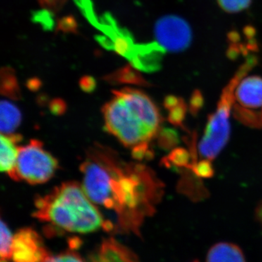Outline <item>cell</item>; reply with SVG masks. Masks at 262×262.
Masks as SVG:
<instances>
[{
  "instance_id": "obj_1",
  "label": "cell",
  "mask_w": 262,
  "mask_h": 262,
  "mask_svg": "<svg viewBox=\"0 0 262 262\" xmlns=\"http://www.w3.org/2000/svg\"><path fill=\"white\" fill-rule=\"evenodd\" d=\"M80 170L90 199L117 215L116 231L140 235L141 225L163 192L152 171L141 164L126 163L102 146L90 150Z\"/></svg>"
},
{
  "instance_id": "obj_2",
  "label": "cell",
  "mask_w": 262,
  "mask_h": 262,
  "mask_svg": "<svg viewBox=\"0 0 262 262\" xmlns=\"http://www.w3.org/2000/svg\"><path fill=\"white\" fill-rule=\"evenodd\" d=\"M106 130L124 146L149 145L158 134L161 122L159 110L146 94L138 89L113 91L103 108Z\"/></svg>"
},
{
  "instance_id": "obj_3",
  "label": "cell",
  "mask_w": 262,
  "mask_h": 262,
  "mask_svg": "<svg viewBox=\"0 0 262 262\" xmlns=\"http://www.w3.org/2000/svg\"><path fill=\"white\" fill-rule=\"evenodd\" d=\"M77 182H66L37 198L34 215L61 230L91 233L102 227L103 215Z\"/></svg>"
},
{
  "instance_id": "obj_4",
  "label": "cell",
  "mask_w": 262,
  "mask_h": 262,
  "mask_svg": "<svg viewBox=\"0 0 262 262\" xmlns=\"http://www.w3.org/2000/svg\"><path fill=\"white\" fill-rule=\"evenodd\" d=\"M256 64V57L248 58L224 89L216 110L208 118L204 136L198 144V153L203 160L211 162L227 144L230 134L229 118L233 110L234 91L244 76Z\"/></svg>"
},
{
  "instance_id": "obj_5",
  "label": "cell",
  "mask_w": 262,
  "mask_h": 262,
  "mask_svg": "<svg viewBox=\"0 0 262 262\" xmlns=\"http://www.w3.org/2000/svg\"><path fill=\"white\" fill-rule=\"evenodd\" d=\"M58 169V161L43 148L42 143L32 140L19 147L18 159L12 179L30 184L47 182Z\"/></svg>"
},
{
  "instance_id": "obj_6",
  "label": "cell",
  "mask_w": 262,
  "mask_h": 262,
  "mask_svg": "<svg viewBox=\"0 0 262 262\" xmlns=\"http://www.w3.org/2000/svg\"><path fill=\"white\" fill-rule=\"evenodd\" d=\"M234 115L246 125L262 127V78L258 76L244 77L234 95Z\"/></svg>"
},
{
  "instance_id": "obj_7",
  "label": "cell",
  "mask_w": 262,
  "mask_h": 262,
  "mask_svg": "<svg viewBox=\"0 0 262 262\" xmlns=\"http://www.w3.org/2000/svg\"><path fill=\"white\" fill-rule=\"evenodd\" d=\"M154 32L157 42L165 51H184L192 41L190 27L185 20L177 15L160 18L155 24Z\"/></svg>"
},
{
  "instance_id": "obj_8",
  "label": "cell",
  "mask_w": 262,
  "mask_h": 262,
  "mask_svg": "<svg viewBox=\"0 0 262 262\" xmlns=\"http://www.w3.org/2000/svg\"><path fill=\"white\" fill-rule=\"evenodd\" d=\"M12 250L13 262H40L50 254L39 234L29 227L13 236Z\"/></svg>"
},
{
  "instance_id": "obj_9",
  "label": "cell",
  "mask_w": 262,
  "mask_h": 262,
  "mask_svg": "<svg viewBox=\"0 0 262 262\" xmlns=\"http://www.w3.org/2000/svg\"><path fill=\"white\" fill-rule=\"evenodd\" d=\"M87 262H140L134 251L113 237L103 239L97 250L91 253Z\"/></svg>"
},
{
  "instance_id": "obj_10",
  "label": "cell",
  "mask_w": 262,
  "mask_h": 262,
  "mask_svg": "<svg viewBox=\"0 0 262 262\" xmlns=\"http://www.w3.org/2000/svg\"><path fill=\"white\" fill-rule=\"evenodd\" d=\"M21 139L20 135L1 134V151H0V170L9 175L10 178L14 173L19 147L17 144Z\"/></svg>"
},
{
  "instance_id": "obj_11",
  "label": "cell",
  "mask_w": 262,
  "mask_h": 262,
  "mask_svg": "<svg viewBox=\"0 0 262 262\" xmlns=\"http://www.w3.org/2000/svg\"><path fill=\"white\" fill-rule=\"evenodd\" d=\"M206 262H246L242 250L230 243H219L212 246L207 254Z\"/></svg>"
},
{
  "instance_id": "obj_12",
  "label": "cell",
  "mask_w": 262,
  "mask_h": 262,
  "mask_svg": "<svg viewBox=\"0 0 262 262\" xmlns=\"http://www.w3.org/2000/svg\"><path fill=\"white\" fill-rule=\"evenodd\" d=\"M21 121V114L13 103L3 100L0 105V129L3 134H12Z\"/></svg>"
},
{
  "instance_id": "obj_13",
  "label": "cell",
  "mask_w": 262,
  "mask_h": 262,
  "mask_svg": "<svg viewBox=\"0 0 262 262\" xmlns=\"http://www.w3.org/2000/svg\"><path fill=\"white\" fill-rule=\"evenodd\" d=\"M165 106L169 110V121L176 125H182L187 113V105L180 98L170 96L165 98Z\"/></svg>"
},
{
  "instance_id": "obj_14",
  "label": "cell",
  "mask_w": 262,
  "mask_h": 262,
  "mask_svg": "<svg viewBox=\"0 0 262 262\" xmlns=\"http://www.w3.org/2000/svg\"><path fill=\"white\" fill-rule=\"evenodd\" d=\"M13 236L10 232L9 227L5 223L4 221L1 220V248L0 255L2 258L10 259L13 256Z\"/></svg>"
},
{
  "instance_id": "obj_15",
  "label": "cell",
  "mask_w": 262,
  "mask_h": 262,
  "mask_svg": "<svg viewBox=\"0 0 262 262\" xmlns=\"http://www.w3.org/2000/svg\"><path fill=\"white\" fill-rule=\"evenodd\" d=\"M190 156L189 153L184 149H177L168 155V158L164 160L167 165H173L177 167H188L190 168L191 164L189 163Z\"/></svg>"
},
{
  "instance_id": "obj_16",
  "label": "cell",
  "mask_w": 262,
  "mask_h": 262,
  "mask_svg": "<svg viewBox=\"0 0 262 262\" xmlns=\"http://www.w3.org/2000/svg\"><path fill=\"white\" fill-rule=\"evenodd\" d=\"M2 92L8 97L18 98V84L14 75H12L10 71H5V75L2 76Z\"/></svg>"
},
{
  "instance_id": "obj_17",
  "label": "cell",
  "mask_w": 262,
  "mask_h": 262,
  "mask_svg": "<svg viewBox=\"0 0 262 262\" xmlns=\"http://www.w3.org/2000/svg\"><path fill=\"white\" fill-rule=\"evenodd\" d=\"M221 8L227 13H234L247 9L251 0H217Z\"/></svg>"
},
{
  "instance_id": "obj_18",
  "label": "cell",
  "mask_w": 262,
  "mask_h": 262,
  "mask_svg": "<svg viewBox=\"0 0 262 262\" xmlns=\"http://www.w3.org/2000/svg\"><path fill=\"white\" fill-rule=\"evenodd\" d=\"M40 262H84L80 255L76 251H66L58 255H51L50 253L47 257Z\"/></svg>"
},
{
  "instance_id": "obj_19",
  "label": "cell",
  "mask_w": 262,
  "mask_h": 262,
  "mask_svg": "<svg viewBox=\"0 0 262 262\" xmlns=\"http://www.w3.org/2000/svg\"><path fill=\"white\" fill-rule=\"evenodd\" d=\"M190 168L196 176L203 178H208L213 174V169L211 162L208 160H201L198 163L194 162Z\"/></svg>"
},
{
  "instance_id": "obj_20",
  "label": "cell",
  "mask_w": 262,
  "mask_h": 262,
  "mask_svg": "<svg viewBox=\"0 0 262 262\" xmlns=\"http://www.w3.org/2000/svg\"><path fill=\"white\" fill-rule=\"evenodd\" d=\"M116 79L121 82H132V83L139 84H146L145 80H143L140 76L138 75L134 71L125 70L119 76H116Z\"/></svg>"
},
{
  "instance_id": "obj_21",
  "label": "cell",
  "mask_w": 262,
  "mask_h": 262,
  "mask_svg": "<svg viewBox=\"0 0 262 262\" xmlns=\"http://www.w3.org/2000/svg\"><path fill=\"white\" fill-rule=\"evenodd\" d=\"M177 140V136L173 130H165L160 134V142L163 147H169Z\"/></svg>"
},
{
  "instance_id": "obj_22",
  "label": "cell",
  "mask_w": 262,
  "mask_h": 262,
  "mask_svg": "<svg viewBox=\"0 0 262 262\" xmlns=\"http://www.w3.org/2000/svg\"><path fill=\"white\" fill-rule=\"evenodd\" d=\"M50 107L53 115H59L64 113L65 104L61 100H54L52 101Z\"/></svg>"
},
{
  "instance_id": "obj_23",
  "label": "cell",
  "mask_w": 262,
  "mask_h": 262,
  "mask_svg": "<svg viewBox=\"0 0 262 262\" xmlns=\"http://www.w3.org/2000/svg\"><path fill=\"white\" fill-rule=\"evenodd\" d=\"M80 86L82 89L85 92H91L96 87V82L94 79L90 77H84L80 82Z\"/></svg>"
},
{
  "instance_id": "obj_24",
  "label": "cell",
  "mask_w": 262,
  "mask_h": 262,
  "mask_svg": "<svg viewBox=\"0 0 262 262\" xmlns=\"http://www.w3.org/2000/svg\"><path fill=\"white\" fill-rule=\"evenodd\" d=\"M203 104V97L198 91L193 94L192 100H191V106L193 111H198L199 108Z\"/></svg>"
},
{
  "instance_id": "obj_25",
  "label": "cell",
  "mask_w": 262,
  "mask_h": 262,
  "mask_svg": "<svg viewBox=\"0 0 262 262\" xmlns=\"http://www.w3.org/2000/svg\"><path fill=\"white\" fill-rule=\"evenodd\" d=\"M69 248L72 251H77L82 245V241L79 237H72L68 239Z\"/></svg>"
},
{
  "instance_id": "obj_26",
  "label": "cell",
  "mask_w": 262,
  "mask_h": 262,
  "mask_svg": "<svg viewBox=\"0 0 262 262\" xmlns=\"http://www.w3.org/2000/svg\"><path fill=\"white\" fill-rule=\"evenodd\" d=\"M257 216L258 220H259L262 223V204L258 208Z\"/></svg>"
},
{
  "instance_id": "obj_27",
  "label": "cell",
  "mask_w": 262,
  "mask_h": 262,
  "mask_svg": "<svg viewBox=\"0 0 262 262\" xmlns=\"http://www.w3.org/2000/svg\"><path fill=\"white\" fill-rule=\"evenodd\" d=\"M0 262H8V259H6V258H2L1 261Z\"/></svg>"
},
{
  "instance_id": "obj_28",
  "label": "cell",
  "mask_w": 262,
  "mask_h": 262,
  "mask_svg": "<svg viewBox=\"0 0 262 262\" xmlns=\"http://www.w3.org/2000/svg\"><path fill=\"white\" fill-rule=\"evenodd\" d=\"M192 262H199V261H196V260H195V261H193Z\"/></svg>"
}]
</instances>
